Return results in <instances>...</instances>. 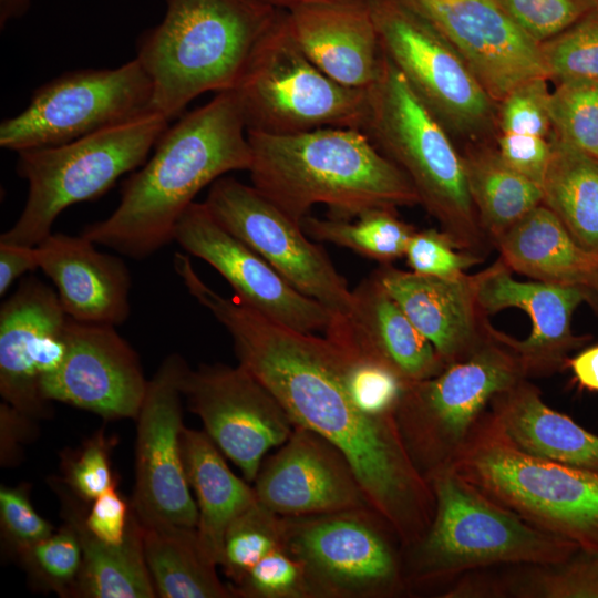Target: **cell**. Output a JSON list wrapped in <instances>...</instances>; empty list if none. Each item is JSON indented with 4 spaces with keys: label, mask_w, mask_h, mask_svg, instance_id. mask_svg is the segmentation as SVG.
I'll return each instance as SVG.
<instances>
[{
    "label": "cell",
    "mask_w": 598,
    "mask_h": 598,
    "mask_svg": "<svg viewBox=\"0 0 598 598\" xmlns=\"http://www.w3.org/2000/svg\"><path fill=\"white\" fill-rule=\"evenodd\" d=\"M197 300L228 331L238 364L276 396L293 423L343 453L402 548L417 543L434 515L430 483L413 464L394 414H370L352 399L329 341L275 322L210 286Z\"/></svg>",
    "instance_id": "obj_1"
},
{
    "label": "cell",
    "mask_w": 598,
    "mask_h": 598,
    "mask_svg": "<svg viewBox=\"0 0 598 598\" xmlns=\"http://www.w3.org/2000/svg\"><path fill=\"white\" fill-rule=\"evenodd\" d=\"M154 147L124 182L114 212L81 233L133 259H144L174 240L178 219L204 187L251 165L247 127L233 90L186 113Z\"/></svg>",
    "instance_id": "obj_2"
},
{
    "label": "cell",
    "mask_w": 598,
    "mask_h": 598,
    "mask_svg": "<svg viewBox=\"0 0 598 598\" xmlns=\"http://www.w3.org/2000/svg\"><path fill=\"white\" fill-rule=\"evenodd\" d=\"M247 135L252 186L299 225L317 204L328 207L330 218L348 220L420 204L405 173L361 130Z\"/></svg>",
    "instance_id": "obj_3"
},
{
    "label": "cell",
    "mask_w": 598,
    "mask_h": 598,
    "mask_svg": "<svg viewBox=\"0 0 598 598\" xmlns=\"http://www.w3.org/2000/svg\"><path fill=\"white\" fill-rule=\"evenodd\" d=\"M163 20L136 42L153 85L156 112L168 121L206 92L234 90L254 50L281 10L259 0H165Z\"/></svg>",
    "instance_id": "obj_4"
},
{
    "label": "cell",
    "mask_w": 598,
    "mask_h": 598,
    "mask_svg": "<svg viewBox=\"0 0 598 598\" xmlns=\"http://www.w3.org/2000/svg\"><path fill=\"white\" fill-rule=\"evenodd\" d=\"M435 508L423 537L403 549L406 587L494 564L558 565L580 548L497 504L450 468L432 474Z\"/></svg>",
    "instance_id": "obj_5"
},
{
    "label": "cell",
    "mask_w": 598,
    "mask_h": 598,
    "mask_svg": "<svg viewBox=\"0 0 598 598\" xmlns=\"http://www.w3.org/2000/svg\"><path fill=\"white\" fill-rule=\"evenodd\" d=\"M363 132L411 181L420 204L454 244L486 255L493 246L473 205L462 155L450 133L415 95L384 54L379 78L368 89Z\"/></svg>",
    "instance_id": "obj_6"
},
{
    "label": "cell",
    "mask_w": 598,
    "mask_h": 598,
    "mask_svg": "<svg viewBox=\"0 0 598 598\" xmlns=\"http://www.w3.org/2000/svg\"><path fill=\"white\" fill-rule=\"evenodd\" d=\"M447 468L530 525L598 553V472L519 450L488 411Z\"/></svg>",
    "instance_id": "obj_7"
},
{
    "label": "cell",
    "mask_w": 598,
    "mask_h": 598,
    "mask_svg": "<svg viewBox=\"0 0 598 598\" xmlns=\"http://www.w3.org/2000/svg\"><path fill=\"white\" fill-rule=\"evenodd\" d=\"M157 112L75 141L19 152L17 173L29 185L25 205L0 241L35 247L68 207L94 200L141 167L166 131Z\"/></svg>",
    "instance_id": "obj_8"
},
{
    "label": "cell",
    "mask_w": 598,
    "mask_h": 598,
    "mask_svg": "<svg viewBox=\"0 0 598 598\" xmlns=\"http://www.w3.org/2000/svg\"><path fill=\"white\" fill-rule=\"evenodd\" d=\"M523 379L519 359L492 327L489 338L467 358L405 385L394 419L426 481L450 466L493 398Z\"/></svg>",
    "instance_id": "obj_9"
},
{
    "label": "cell",
    "mask_w": 598,
    "mask_h": 598,
    "mask_svg": "<svg viewBox=\"0 0 598 598\" xmlns=\"http://www.w3.org/2000/svg\"><path fill=\"white\" fill-rule=\"evenodd\" d=\"M247 131L285 135L322 127L363 130L368 90L347 87L301 50L280 11L233 90Z\"/></svg>",
    "instance_id": "obj_10"
},
{
    "label": "cell",
    "mask_w": 598,
    "mask_h": 598,
    "mask_svg": "<svg viewBox=\"0 0 598 598\" xmlns=\"http://www.w3.org/2000/svg\"><path fill=\"white\" fill-rule=\"evenodd\" d=\"M281 526L311 598H385L406 588L400 539L372 507L281 517Z\"/></svg>",
    "instance_id": "obj_11"
},
{
    "label": "cell",
    "mask_w": 598,
    "mask_h": 598,
    "mask_svg": "<svg viewBox=\"0 0 598 598\" xmlns=\"http://www.w3.org/2000/svg\"><path fill=\"white\" fill-rule=\"evenodd\" d=\"M383 53L450 135L486 142L497 104L439 30L404 0H368Z\"/></svg>",
    "instance_id": "obj_12"
},
{
    "label": "cell",
    "mask_w": 598,
    "mask_h": 598,
    "mask_svg": "<svg viewBox=\"0 0 598 598\" xmlns=\"http://www.w3.org/2000/svg\"><path fill=\"white\" fill-rule=\"evenodd\" d=\"M152 112V81L136 58L76 70L39 86L22 112L3 120L0 146L19 153L61 145Z\"/></svg>",
    "instance_id": "obj_13"
},
{
    "label": "cell",
    "mask_w": 598,
    "mask_h": 598,
    "mask_svg": "<svg viewBox=\"0 0 598 598\" xmlns=\"http://www.w3.org/2000/svg\"><path fill=\"white\" fill-rule=\"evenodd\" d=\"M204 203L220 225L299 292L332 313H350L352 290L323 248L252 185L223 176L210 185Z\"/></svg>",
    "instance_id": "obj_14"
},
{
    "label": "cell",
    "mask_w": 598,
    "mask_h": 598,
    "mask_svg": "<svg viewBox=\"0 0 598 598\" xmlns=\"http://www.w3.org/2000/svg\"><path fill=\"white\" fill-rule=\"evenodd\" d=\"M187 369L181 355H168L148 380L135 417V486L130 504L143 526L197 525V506L182 455L181 396Z\"/></svg>",
    "instance_id": "obj_15"
},
{
    "label": "cell",
    "mask_w": 598,
    "mask_h": 598,
    "mask_svg": "<svg viewBox=\"0 0 598 598\" xmlns=\"http://www.w3.org/2000/svg\"><path fill=\"white\" fill-rule=\"evenodd\" d=\"M182 393L206 434L247 482L255 481L265 454L283 444L296 426L276 396L240 364L188 368Z\"/></svg>",
    "instance_id": "obj_16"
},
{
    "label": "cell",
    "mask_w": 598,
    "mask_h": 598,
    "mask_svg": "<svg viewBox=\"0 0 598 598\" xmlns=\"http://www.w3.org/2000/svg\"><path fill=\"white\" fill-rule=\"evenodd\" d=\"M174 240L210 265L235 297L268 319L295 330L324 331L332 312L293 288L265 259L228 231L205 203H192L178 219Z\"/></svg>",
    "instance_id": "obj_17"
},
{
    "label": "cell",
    "mask_w": 598,
    "mask_h": 598,
    "mask_svg": "<svg viewBox=\"0 0 598 598\" xmlns=\"http://www.w3.org/2000/svg\"><path fill=\"white\" fill-rule=\"evenodd\" d=\"M61 365L40 381L42 398L104 419H135L148 380L137 353L115 326L69 318Z\"/></svg>",
    "instance_id": "obj_18"
},
{
    "label": "cell",
    "mask_w": 598,
    "mask_h": 598,
    "mask_svg": "<svg viewBox=\"0 0 598 598\" xmlns=\"http://www.w3.org/2000/svg\"><path fill=\"white\" fill-rule=\"evenodd\" d=\"M404 1L452 44L496 104L518 84L546 76L539 44L497 0Z\"/></svg>",
    "instance_id": "obj_19"
},
{
    "label": "cell",
    "mask_w": 598,
    "mask_h": 598,
    "mask_svg": "<svg viewBox=\"0 0 598 598\" xmlns=\"http://www.w3.org/2000/svg\"><path fill=\"white\" fill-rule=\"evenodd\" d=\"M69 317L56 291L37 277L23 279L0 308V394L29 417L48 402L40 381L61 365Z\"/></svg>",
    "instance_id": "obj_20"
},
{
    "label": "cell",
    "mask_w": 598,
    "mask_h": 598,
    "mask_svg": "<svg viewBox=\"0 0 598 598\" xmlns=\"http://www.w3.org/2000/svg\"><path fill=\"white\" fill-rule=\"evenodd\" d=\"M254 483L258 502L281 517L371 507L343 453L301 425L262 461Z\"/></svg>",
    "instance_id": "obj_21"
},
{
    "label": "cell",
    "mask_w": 598,
    "mask_h": 598,
    "mask_svg": "<svg viewBox=\"0 0 598 598\" xmlns=\"http://www.w3.org/2000/svg\"><path fill=\"white\" fill-rule=\"evenodd\" d=\"M498 258L481 271L477 298L488 316L506 308L524 310L532 319V332L517 340L501 331L504 342L520 361L527 378L563 370L569 352L590 337L571 331V317L581 302L590 306L581 289L542 281H518Z\"/></svg>",
    "instance_id": "obj_22"
},
{
    "label": "cell",
    "mask_w": 598,
    "mask_h": 598,
    "mask_svg": "<svg viewBox=\"0 0 598 598\" xmlns=\"http://www.w3.org/2000/svg\"><path fill=\"white\" fill-rule=\"evenodd\" d=\"M445 365L472 354L492 331L480 306L481 271L439 278L383 265L374 272Z\"/></svg>",
    "instance_id": "obj_23"
},
{
    "label": "cell",
    "mask_w": 598,
    "mask_h": 598,
    "mask_svg": "<svg viewBox=\"0 0 598 598\" xmlns=\"http://www.w3.org/2000/svg\"><path fill=\"white\" fill-rule=\"evenodd\" d=\"M352 296L350 313H332L324 337L388 367L405 383L436 375L446 367L374 274Z\"/></svg>",
    "instance_id": "obj_24"
},
{
    "label": "cell",
    "mask_w": 598,
    "mask_h": 598,
    "mask_svg": "<svg viewBox=\"0 0 598 598\" xmlns=\"http://www.w3.org/2000/svg\"><path fill=\"white\" fill-rule=\"evenodd\" d=\"M96 245L83 234L51 233L35 246L39 269L69 318L116 327L130 317L131 274L122 258Z\"/></svg>",
    "instance_id": "obj_25"
},
{
    "label": "cell",
    "mask_w": 598,
    "mask_h": 598,
    "mask_svg": "<svg viewBox=\"0 0 598 598\" xmlns=\"http://www.w3.org/2000/svg\"><path fill=\"white\" fill-rule=\"evenodd\" d=\"M285 17L301 50L331 79L359 90L377 81L384 53L368 0L308 4Z\"/></svg>",
    "instance_id": "obj_26"
},
{
    "label": "cell",
    "mask_w": 598,
    "mask_h": 598,
    "mask_svg": "<svg viewBox=\"0 0 598 598\" xmlns=\"http://www.w3.org/2000/svg\"><path fill=\"white\" fill-rule=\"evenodd\" d=\"M494 247L511 271L584 290L598 313V252L580 246L543 203L502 234Z\"/></svg>",
    "instance_id": "obj_27"
},
{
    "label": "cell",
    "mask_w": 598,
    "mask_h": 598,
    "mask_svg": "<svg viewBox=\"0 0 598 598\" xmlns=\"http://www.w3.org/2000/svg\"><path fill=\"white\" fill-rule=\"evenodd\" d=\"M487 411L519 450L598 472V435L549 408L527 379L495 395Z\"/></svg>",
    "instance_id": "obj_28"
},
{
    "label": "cell",
    "mask_w": 598,
    "mask_h": 598,
    "mask_svg": "<svg viewBox=\"0 0 598 598\" xmlns=\"http://www.w3.org/2000/svg\"><path fill=\"white\" fill-rule=\"evenodd\" d=\"M61 501L62 518L69 520L81 543L82 564L73 598H154L156 590L144 555L143 526L132 508L126 536L118 545L107 544L84 524L85 502L60 480L51 482Z\"/></svg>",
    "instance_id": "obj_29"
},
{
    "label": "cell",
    "mask_w": 598,
    "mask_h": 598,
    "mask_svg": "<svg viewBox=\"0 0 598 598\" xmlns=\"http://www.w3.org/2000/svg\"><path fill=\"white\" fill-rule=\"evenodd\" d=\"M182 455L196 497L199 548L209 563L219 566L225 534L233 520L257 502L255 489L230 471L205 431L184 427Z\"/></svg>",
    "instance_id": "obj_30"
},
{
    "label": "cell",
    "mask_w": 598,
    "mask_h": 598,
    "mask_svg": "<svg viewBox=\"0 0 598 598\" xmlns=\"http://www.w3.org/2000/svg\"><path fill=\"white\" fill-rule=\"evenodd\" d=\"M462 159L480 225L494 246L502 234L543 203V188L508 166L486 142L467 145Z\"/></svg>",
    "instance_id": "obj_31"
},
{
    "label": "cell",
    "mask_w": 598,
    "mask_h": 598,
    "mask_svg": "<svg viewBox=\"0 0 598 598\" xmlns=\"http://www.w3.org/2000/svg\"><path fill=\"white\" fill-rule=\"evenodd\" d=\"M143 534L144 555L157 597H236L231 586L218 578L217 566L204 557L196 528L152 525L143 526Z\"/></svg>",
    "instance_id": "obj_32"
},
{
    "label": "cell",
    "mask_w": 598,
    "mask_h": 598,
    "mask_svg": "<svg viewBox=\"0 0 598 598\" xmlns=\"http://www.w3.org/2000/svg\"><path fill=\"white\" fill-rule=\"evenodd\" d=\"M543 204L584 248L598 252V157L550 134Z\"/></svg>",
    "instance_id": "obj_33"
},
{
    "label": "cell",
    "mask_w": 598,
    "mask_h": 598,
    "mask_svg": "<svg viewBox=\"0 0 598 598\" xmlns=\"http://www.w3.org/2000/svg\"><path fill=\"white\" fill-rule=\"evenodd\" d=\"M354 219H321L307 215L300 226L308 237L317 241L349 248L383 265L404 256L416 230L390 208L372 209Z\"/></svg>",
    "instance_id": "obj_34"
},
{
    "label": "cell",
    "mask_w": 598,
    "mask_h": 598,
    "mask_svg": "<svg viewBox=\"0 0 598 598\" xmlns=\"http://www.w3.org/2000/svg\"><path fill=\"white\" fill-rule=\"evenodd\" d=\"M279 547H282L281 516L257 499L229 525L219 566L233 586L266 555Z\"/></svg>",
    "instance_id": "obj_35"
},
{
    "label": "cell",
    "mask_w": 598,
    "mask_h": 598,
    "mask_svg": "<svg viewBox=\"0 0 598 598\" xmlns=\"http://www.w3.org/2000/svg\"><path fill=\"white\" fill-rule=\"evenodd\" d=\"M549 117L555 137L598 157V81L558 82L550 92Z\"/></svg>",
    "instance_id": "obj_36"
},
{
    "label": "cell",
    "mask_w": 598,
    "mask_h": 598,
    "mask_svg": "<svg viewBox=\"0 0 598 598\" xmlns=\"http://www.w3.org/2000/svg\"><path fill=\"white\" fill-rule=\"evenodd\" d=\"M31 582L61 597H72L82 564V548L73 525L63 519L58 532L20 553Z\"/></svg>",
    "instance_id": "obj_37"
},
{
    "label": "cell",
    "mask_w": 598,
    "mask_h": 598,
    "mask_svg": "<svg viewBox=\"0 0 598 598\" xmlns=\"http://www.w3.org/2000/svg\"><path fill=\"white\" fill-rule=\"evenodd\" d=\"M324 338L333 349L346 388L355 403L373 415L394 414L408 383L388 367Z\"/></svg>",
    "instance_id": "obj_38"
},
{
    "label": "cell",
    "mask_w": 598,
    "mask_h": 598,
    "mask_svg": "<svg viewBox=\"0 0 598 598\" xmlns=\"http://www.w3.org/2000/svg\"><path fill=\"white\" fill-rule=\"evenodd\" d=\"M539 50L548 79L598 81V9L542 42Z\"/></svg>",
    "instance_id": "obj_39"
},
{
    "label": "cell",
    "mask_w": 598,
    "mask_h": 598,
    "mask_svg": "<svg viewBox=\"0 0 598 598\" xmlns=\"http://www.w3.org/2000/svg\"><path fill=\"white\" fill-rule=\"evenodd\" d=\"M514 592L530 598H598V553L579 549L561 564L539 566Z\"/></svg>",
    "instance_id": "obj_40"
},
{
    "label": "cell",
    "mask_w": 598,
    "mask_h": 598,
    "mask_svg": "<svg viewBox=\"0 0 598 598\" xmlns=\"http://www.w3.org/2000/svg\"><path fill=\"white\" fill-rule=\"evenodd\" d=\"M231 588L240 598H311L301 564L283 547L266 555Z\"/></svg>",
    "instance_id": "obj_41"
},
{
    "label": "cell",
    "mask_w": 598,
    "mask_h": 598,
    "mask_svg": "<svg viewBox=\"0 0 598 598\" xmlns=\"http://www.w3.org/2000/svg\"><path fill=\"white\" fill-rule=\"evenodd\" d=\"M114 442L100 430L82 446L62 456L63 477L60 480L76 497L92 502L106 491L116 487L111 467Z\"/></svg>",
    "instance_id": "obj_42"
},
{
    "label": "cell",
    "mask_w": 598,
    "mask_h": 598,
    "mask_svg": "<svg viewBox=\"0 0 598 598\" xmlns=\"http://www.w3.org/2000/svg\"><path fill=\"white\" fill-rule=\"evenodd\" d=\"M548 78L536 76L515 86L498 104L496 125L499 133L549 137L550 91Z\"/></svg>",
    "instance_id": "obj_43"
},
{
    "label": "cell",
    "mask_w": 598,
    "mask_h": 598,
    "mask_svg": "<svg viewBox=\"0 0 598 598\" xmlns=\"http://www.w3.org/2000/svg\"><path fill=\"white\" fill-rule=\"evenodd\" d=\"M497 2L538 44L563 32L596 9L592 0H497Z\"/></svg>",
    "instance_id": "obj_44"
},
{
    "label": "cell",
    "mask_w": 598,
    "mask_h": 598,
    "mask_svg": "<svg viewBox=\"0 0 598 598\" xmlns=\"http://www.w3.org/2000/svg\"><path fill=\"white\" fill-rule=\"evenodd\" d=\"M404 256L413 272L451 278L482 262L483 256L460 249L441 229L415 230Z\"/></svg>",
    "instance_id": "obj_45"
},
{
    "label": "cell",
    "mask_w": 598,
    "mask_h": 598,
    "mask_svg": "<svg viewBox=\"0 0 598 598\" xmlns=\"http://www.w3.org/2000/svg\"><path fill=\"white\" fill-rule=\"evenodd\" d=\"M0 527L6 547L16 557L54 532L52 525L34 509L30 488L24 483L1 486Z\"/></svg>",
    "instance_id": "obj_46"
},
{
    "label": "cell",
    "mask_w": 598,
    "mask_h": 598,
    "mask_svg": "<svg viewBox=\"0 0 598 598\" xmlns=\"http://www.w3.org/2000/svg\"><path fill=\"white\" fill-rule=\"evenodd\" d=\"M495 147L508 166L542 186L550 158V136L499 133Z\"/></svg>",
    "instance_id": "obj_47"
},
{
    "label": "cell",
    "mask_w": 598,
    "mask_h": 598,
    "mask_svg": "<svg viewBox=\"0 0 598 598\" xmlns=\"http://www.w3.org/2000/svg\"><path fill=\"white\" fill-rule=\"evenodd\" d=\"M130 512L131 504L114 487L91 502L84 515V524L96 538L118 545L126 536Z\"/></svg>",
    "instance_id": "obj_48"
},
{
    "label": "cell",
    "mask_w": 598,
    "mask_h": 598,
    "mask_svg": "<svg viewBox=\"0 0 598 598\" xmlns=\"http://www.w3.org/2000/svg\"><path fill=\"white\" fill-rule=\"evenodd\" d=\"M38 268L35 247L0 241V296L3 297L22 275Z\"/></svg>",
    "instance_id": "obj_49"
},
{
    "label": "cell",
    "mask_w": 598,
    "mask_h": 598,
    "mask_svg": "<svg viewBox=\"0 0 598 598\" xmlns=\"http://www.w3.org/2000/svg\"><path fill=\"white\" fill-rule=\"evenodd\" d=\"M564 369H569L573 381L581 390L598 392V344L568 357Z\"/></svg>",
    "instance_id": "obj_50"
},
{
    "label": "cell",
    "mask_w": 598,
    "mask_h": 598,
    "mask_svg": "<svg viewBox=\"0 0 598 598\" xmlns=\"http://www.w3.org/2000/svg\"><path fill=\"white\" fill-rule=\"evenodd\" d=\"M32 0H0V27L3 29L11 20L27 13Z\"/></svg>",
    "instance_id": "obj_51"
},
{
    "label": "cell",
    "mask_w": 598,
    "mask_h": 598,
    "mask_svg": "<svg viewBox=\"0 0 598 598\" xmlns=\"http://www.w3.org/2000/svg\"><path fill=\"white\" fill-rule=\"evenodd\" d=\"M277 10L288 11L293 8L322 3V2H333V1H350V0H259Z\"/></svg>",
    "instance_id": "obj_52"
},
{
    "label": "cell",
    "mask_w": 598,
    "mask_h": 598,
    "mask_svg": "<svg viewBox=\"0 0 598 598\" xmlns=\"http://www.w3.org/2000/svg\"><path fill=\"white\" fill-rule=\"evenodd\" d=\"M595 2L596 8L598 9V0H592Z\"/></svg>",
    "instance_id": "obj_53"
}]
</instances>
